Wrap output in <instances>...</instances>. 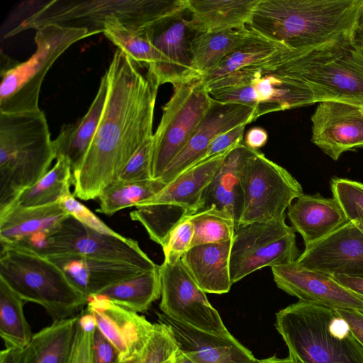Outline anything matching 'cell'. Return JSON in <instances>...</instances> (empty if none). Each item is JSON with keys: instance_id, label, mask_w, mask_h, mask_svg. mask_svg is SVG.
I'll list each match as a JSON object with an SVG mask.
<instances>
[{"instance_id": "6da1fadb", "label": "cell", "mask_w": 363, "mask_h": 363, "mask_svg": "<svg viewBox=\"0 0 363 363\" xmlns=\"http://www.w3.org/2000/svg\"><path fill=\"white\" fill-rule=\"evenodd\" d=\"M105 74L108 91L101 119L79 167L72 172L74 196L98 199L115 183L140 145L153 135L159 85L118 48Z\"/></svg>"}, {"instance_id": "7a4b0ae2", "label": "cell", "mask_w": 363, "mask_h": 363, "mask_svg": "<svg viewBox=\"0 0 363 363\" xmlns=\"http://www.w3.org/2000/svg\"><path fill=\"white\" fill-rule=\"evenodd\" d=\"M363 0H259L248 28L289 50H308L352 37Z\"/></svg>"}, {"instance_id": "3957f363", "label": "cell", "mask_w": 363, "mask_h": 363, "mask_svg": "<svg viewBox=\"0 0 363 363\" xmlns=\"http://www.w3.org/2000/svg\"><path fill=\"white\" fill-rule=\"evenodd\" d=\"M186 12V0H52L30 13L9 29L4 38L50 24L83 28L89 36L104 33L106 26L115 21L146 30Z\"/></svg>"}, {"instance_id": "277c9868", "label": "cell", "mask_w": 363, "mask_h": 363, "mask_svg": "<svg viewBox=\"0 0 363 363\" xmlns=\"http://www.w3.org/2000/svg\"><path fill=\"white\" fill-rule=\"evenodd\" d=\"M353 38L313 50H281L259 64L303 84L315 103L333 101L363 106V57Z\"/></svg>"}, {"instance_id": "5b68a950", "label": "cell", "mask_w": 363, "mask_h": 363, "mask_svg": "<svg viewBox=\"0 0 363 363\" xmlns=\"http://www.w3.org/2000/svg\"><path fill=\"white\" fill-rule=\"evenodd\" d=\"M56 159L45 113L0 112V211L50 169Z\"/></svg>"}, {"instance_id": "8992f818", "label": "cell", "mask_w": 363, "mask_h": 363, "mask_svg": "<svg viewBox=\"0 0 363 363\" xmlns=\"http://www.w3.org/2000/svg\"><path fill=\"white\" fill-rule=\"evenodd\" d=\"M275 326L301 363H363V347L333 308L299 301L277 313Z\"/></svg>"}, {"instance_id": "52a82bcc", "label": "cell", "mask_w": 363, "mask_h": 363, "mask_svg": "<svg viewBox=\"0 0 363 363\" xmlns=\"http://www.w3.org/2000/svg\"><path fill=\"white\" fill-rule=\"evenodd\" d=\"M0 279L24 301L43 307L53 320L77 315L88 301L58 266L26 247H1Z\"/></svg>"}, {"instance_id": "ba28073f", "label": "cell", "mask_w": 363, "mask_h": 363, "mask_svg": "<svg viewBox=\"0 0 363 363\" xmlns=\"http://www.w3.org/2000/svg\"><path fill=\"white\" fill-rule=\"evenodd\" d=\"M87 37L88 31L83 28L50 24L37 29L36 50L30 58L1 68L0 112L12 113L40 109V89L48 70L72 44Z\"/></svg>"}, {"instance_id": "9c48e42d", "label": "cell", "mask_w": 363, "mask_h": 363, "mask_svg": "<svg viewBox=\"0 0 363 363\" xmlns=\"http://www.w3.org/2000/svg\"><path fill=\"white\" fill-rule=\"evenodd\" d=\"M233 148L184 171L156 195L139 204L130 212L131 219L139 222L150 238L162 246L179 223L200 211L205 189Z\"/></svg>"}, {"instance_id": "30bf717a", "label": "cell", "mask_w": 363, "mask_h": 363, "mask_svg": "<svg viewBox=\"0 0 363 363\" xmlns=\"http://www.w3.org/2000/svg\"><path fill=\"white\" fill-rule=\"evenodd\" d=\"M205 86L216 101L254 109L255 120L267 113L315 104L313 96L303 84L259 63Z\"/></svg>"}, {"instance_id": "8fae6325", "label": "cell", "mask_w": 363, "mask_h": 363, "mask_svg": "<svg viewBox=\"0 0 363 363\" xmlns=\"http://www.w3.org/2000/svg\"><path fill=\"white\" fill-rule=\"evenodd\" d=\"M213 101L199 79L173 85V94L162 107L152 136V177L160 179L185 146Z\"/></svg>"}, {"instance_id": "7c38bea8", "label": "cell", "mask_w": 363, "mask_h": 363, "mask_svg": "<svg viewBox=\"0 0 363 363\" xmlns=\"http://www.w3.org/2000/svg\"><path fill=\"white\" fill-rule=\"evenodd\" d=\"M21 246L44 256L67 253L130 264L146 271L158 268L136 240L97 232L71 216L50 234Z\"/></svg>"}, {"instance_id": "4fadbf2b", "label": "cell", "mask_w": 363, "mask_h": 363, "mask_svg": "<svg viewBox=\"0 0 363 363\" xmlns=\"http://www.w3.org/2000/svg\"><path fill=\"white\" fill-rule=\"evenodd\" d=\"M286 217L240 224L235 228L230 257V273L235 284L265 267L293 263L300 256L294 229Z\"/></svg>"}, {"instance_id": "5bb4252c", "label": "cell", "mask_w": 363, "mask_h": 363, "mask_svg": "<svg viewBox=\"0 0 363 363\" xmlns=\"http://www.w3.org/2000/svg\"><path fill=\"white\" fill-rule=\"evenodd\" d=\"M241 177L244 202L239 225L286 217L289 206L303 194L301 184L286 169L259 150L247 160Z\"/></svg>"}, {"instance_id": "9a60e30c", "label": "cell", "mask_w": 363, "mask_h": 363, "mask_svg": "<svg viewBox=\"0 0 363 363\" xmlns=\"http://www.w3.org/2000/svg\"><path fill=\"white\" fill-rule=\"evenodd\" d=\"M160 308L167 317L189 327L215 335L228 333L218 311L210 303L179 260L159 266Z\"/></svg>"}, {"instance_id": "2e32d148", "label": "cell", "mask_w": 363, "mask_h": 363, "mask_svg": "<svg viewBox=\"0 0 363 363\" xmlns=\"http://www.w3.org/2000/svg\"><path fill=\"white\" fill-rule=\"evenodd\" d=\"M296 262L329 275L363 277V232L348 220L324 238L306 247Z\"/></svg>"}, {"instance_id": "e0dca14e", "label": "cell", "mask_w": 363, "mask_h": 363, "mask_svg": "<svg viewBox=\"0 0 363 363\" xmlns=\"http://www.w3.org/2000/svg\"><path fill=\"white\" fill-rule=\"evenodd\" d=\"M255 121L250 107L234 103L213 101L199 125L159 179L166 184L199 162L208 146L219 134Z\"/></svg>"}, {"instance_id": "ac0fdd59", "label": "cell", "mask_w": 363, "mask_h": 363, "mask_svg": "<svg viewBox=\"0 0 363 363\" xmlns=\"http://www.w3.org/2000/svg\"><path fill=\"white\" fill-rule=\"evenodd\" d=\"M311 141L333 160L345 152L363 147L361 106L340 101L318 104L313 116Z\"/></svg>"}, {"instance_id": "d6986e66", "label": "cell", "mask_w": 363, "mask_h": 363, "mask_svg": "<svg viewBox=\"0 0 363 363\" xmlns=\"http://www.w3.org/2000/svg\"><path fill=\"white\" fill-rule=\"evenodd\" d=\"M271 269L278 288L300 301L333 309H363V301L331 275L302 267L296 262Z\"/></svg>"}, {"instance_id": "ffe728a7", "label": "cell", "mask_w": 363, "mask_h": 363, "mask_svg": "<svg viewBox=\"0 0 363 363\" xmlns=\"http://www.w3.org/2000/svg\"><path fill=\"white\" fill-rule=\"evenodd\" d=\"M86 310L117 349L121 361L138 357L154 327L144 316L99 296L88 298Z\"/></svg>"}, {"instance_id": "44dd1931", "label": "cell", "mask_w": 363, "mask_h": 363, "mask_svg": "<svg viewBox=\"0 0 363 363\" xmlns=\"http://www.w3.org/2000/svg\"><path fill=\"white\" fill-rule=\"evenodd\" d=\"M160 322L170 328L178 348L196 363H257L252 353L230 332L215 335L175 321L164 314Z\"/></svg>"}, {"instance_id": "7402d4cb", "label": "cell", "mask_w": 363, "mask_h": 363, "mask_svg": "<svg viewBox=\"0 0 363 363\" xmlns=\"http://www.w3.org/2000/svg\"><path fill=\"white\" fill-rule=\"evenodd\" d=\"M46 257L58 266L72 284L87 298L146 272L130 264L78 255L65 253Z\"/></svg>"}, {"instance_id": "603a6c76", "label": "cell", "mask_w": 363, "mask_h": 363, "mask_svg": "<svg viewBox=\"0 0 363 363\" xmlns=\"http://www.w3.org/2000/svg\"><path fill=\"white\" fill-rule=\"evenodd\" d=\"M69 216L60 202L35 207L11 204L0 211L1 247L21 245L45 236Z\"/></svg>"}, {"instance_id": "cb8c5ba5", "label": "cell", "mask_w": 363, "mask_h": 363, "mask_svg": "<svg viewBox=\"0 0 363 363\" xmlns=\"http://www.w3.org/2000/svg\"><path fill=\"white\" fill-rule=\"evenodd\" d=\"M292 228L303 238L305 247L324 238L348 219L338 201L320 194H302L287 209Z\"/></svg>"}, {"instance_id": "d4e9b609", "label": "cell", "mask_w": 363, "mask_h": 363, "mask_svg": "<svg viewBox=\"0 0 363 363\" xmlns=\"http://www.w3.org/2000/svg\"><path fill=\"white\" fill-rule=\"evenodd\" d=\"M255 151L242 143L227 154L203 192L200 211L212 206L225 209L239 225L244 202L242 171Z\"/></svg>"}, {"instance_id": "484cf974", "label": "cell", "mask_w": 363, "mask_h": 363, "mask_svg": "<svg viewBox=\"0 0 363 363\" xmlns=\"http://www.w3.org/2000/svg\"><path fill=\"white\" fill-rule=\"evenodd\" d=\"M233 240L191 247L181 261L192 279L205 293H228L232 286L230 257Z\"/></svg>"}, {"instance_id": "4316f807", "label": "cell", "mask_w": 363, "mask_h": 363, "mask_svg": "<svg viewBox=\"0 0 363 363\" xmlns=\"http://www.w3.org/2000/svg\"><path fill=\"white\" fill-rule=\"evenodd\" d=\"M145 30L152 43L169 59L172 86L199 79L191 68V41L196 33L189 19L182 16Z\"/></svg>"}, {"instance_id": "83f0119b", "label": "cell", "mask_w": 363, "mask_h": 363, "mask_svg": "<svg viewBox=\"0 0 363 363\" xmlns=\"http://www.w3.org/2000/svg\"><path fill=\"white\" fill-rule=\"evenodd\" d=\"M107 91L108 82L104 73L85 115L72 123L64 125L53 140L56 159H67L72 172L79 167L89 147L104 108Z\"/></svg>"}, {"instance_id": "f1b7e54d", "label": "cell", "mask_w": 363, "mask_h": 363, "mask_svg": "<svg viewBox=\"0 0 363 363\" xmlns=\"http://www.w3.org/2000/svg\"><path fill=\"white\" fill-rule=\"evenodd\" d=\"M259 0H186L196 33L246 27Z\"/></svg>"}, {"instance_id": "f546056e", "label": "cell", "mask_w": 363, "mask_h": 363, "mask_svg": "<svg viewBox=\"0 0 363 363\" xmlns=\"http://www.w3.org/2000/svg\"><path fill=\"white\" fill-rule=\"evenodd\" d=\"M104 33L136 64L146 66L159 86L169 83L170 62L152 43L145 30L115 21L106 26Z\"/></svg>"}, {"instance_id": "4dcf8cb0", "label": "cell", "mask_w": 363, "mask_h": 363, "mask_svg": "<svg viewBox=\"0 0 363 363\" xmlns=\"http://www.w3.org/2000/svg\"><path fill=\"white\" fill-rule=\"evenodd\" d=\"M78 315L52 323L33 335L22 351L21 363H67L74 343Z\"/></svg>"}, {"instance_id": "1f68e13d", "label": "cell", "mask_w": 363, "mask_h": 363, "mask_svg": "<svg viewBox=\"0 0 363 363\" xmlns=\"http://www.w3.org/2000/svg\"><path fill=\"white\" fill-rule=\"evenodd\" d=\"M247 27L196 33L191 41V68L197 78L211 72L249 35Z\"/></svg>"}, {"instance_id": "d6a6232c", "label": "cell", "mask_w": 363, "mask_h": 363, "mask_svg": "<svg viewBox=\"0 0 363 363\" xmlns=\"http://www.w3.org/2000/svg\"><path fill=\"white\" fill-rule=\"evenodd\" d=\"M96 296L133 312H145L161 296L159 266L107 287Z\"/></svg>"}, {"instance_id": "836d02e7", "label": "cell", "mask_w": 363, "mask_h": 363, "mask_svg": "<svg viewBox=\"0 0 363 363\" xmlns=\"http://www.w3.org/2000/svg\"><path fill=\"white\" fill-rule=\"evenodd\" d=\"M284 49L286 48L280 43L251 30L240 45L230 52L216 68L201 77L199 79L204 84H208L258 64Z\"/></svg>"}, {"instance_id": "e575fe53", "label": "cell", "mask_w": 363, "mask_h": 363, "mask_svg": "<svg viewBox=\"0 0 363 363\" xmlns=\"http://www.w3.org/2000/svg\"><path fill=\"white\" fill-rule=\"evenodd\" d=\"M56 160L54 166L34 184L23 190L12 204L26 207L43 206L58 203L71 194L72 171L70 163L65 157Z\"/></svg>"}, {"instance_id": "d590c367", "label": "cell", "mask_w": 363, "mask_h": 363, "mask_svg": "<svg viewBox=\"0 0 363 363\" xmlns=\"http://www.w3.org/2000/svg\"><path fill=\"white\" fill-rule=\"evenodd\" d=\"M23 300L0 279V335L6 347L23 350L33 335L23 311Z\"/></svg>"}, {"instance_id": "8d00e7d4", "label": "cell", "mask_w": 363, "mask_h": 363, "mask_svg": "<svg viewBox=\"0 0 363 363\" xmlns=\"http://www.w3.org/2000/svg\"><path fill=\"white\" fill-rule=\"evenodd\" d=\"M166 185L159 179L133 182L117 181L99 195V207L96 211L111 216L122 209L137 207L159 193Z\"/></svg>"}, {"instance_id": "74e56055", "label": "cell", "mask_w": 363, "mask_h": 363, "mask_svg": "<svg viewBox=\"0 0 363 363\" xmlns=\"http://www.w3.org/2000/svg\"><path fill=\"white\" fill-rule=\"evenodd\" d=\"M187 218L194 227L191 247L225 242L234 238L236 223L233 216L225 209L212 206Z\"/></svg>"}, {"instance_id": "f35d334b", "label": "cell", "mask_w": 363, "mask_h": 363, "mask_svg": "<svg viewBox=\"0 0 363 363\" xmlns=\"http://www.w3.org/2000/svg\"><path fill=\"white\" fill-rule=\"evenodd\" d=\"M178 347L169 327L164 323L153 329L137 357L138 363H163L173 357Z\"/></svg>"}, {"instance_id": "ab89813d", "label": "cell", "mask_w": 363, "mask_h": 363, "mask_svg": "<svg viewBox=\"0 0 363 363\" xmlns=\"http://www.w3.org/2000/svg\"><path fill=\"white\" fill-rule=\"evenodd\" d=\"M330 184L333 196L338 201L348 220L363 218V183L335 177Z\"/></svg>"}, {"instance_id": "60d3db41", "label": "cell", "mask_w": 363, "mask_h": 363, "mask_svg": "<svg viewBox=\"0 0 363 363\" xmlns=\"http://www.w3.org/2000/svg\"><path fill=\"white\" fill-rule=\"evenodd\" d=\"M96 323L86 311L78 314L72 349L67 363H92L91 345Z\"/></svg>"}, {"instance_id": "b9f144b4", "label": "cell", "mask_w": 363, "mask_h": 363, "mask_svg": "<svg viewBox=\"0 0 363 363\" xmlns=\"http://www.w3.org/2000/svg\"><path fill=\"white\" fill-rule=\"evenodd\" d=\"M194 227L189 218L179 223L169 234L162 246L164 259L168 263H175L191 247Z\"/></svg>"}, {"instance_id": "7bdbcfd3", "label": "cell", "mask_w": 363, "mask_h": 363, "mask_svg": "<svg viewBox=\"0 0 363 363\" xmlns=\"http://www.w3.org/2000/svg\"><path fill=\"white\" fill-rule=\"evenodd\" d=\"M152 136L147 139L131 157L117 181L133 182L152 179Z\"/></svg>"}, {"instance_id": "ee69618b", "label": "cell", "mask_w": 363, "mask_h": 363, "mask_svg": "<svg viewBox=\"0 0 363 363\" xmlns=\"http://www.w3.org/2000/svg\"><path fill=\"white\" fill-rule=\"evenodd\" d=\"M60 203L69 216L74 217L86 227L104 234L118 235L86 206L77 201L73 194L71 193L66 196Z\"/></svg>"}, {"instance_id": "f6af8a7d", "label": "cell", "mask_w": 363, "mask_h": 363, "mask_svg": "<svg viewBox=\"0 0 363 363\" xmlns=\"http://www.w3.org/2000/svg\"><path fill=\"white\" fill-rule=\"evenodd\" d=\"M246 125H240L216 136L208 146L201 161L222 154L243 143Z\"/></svg>"}, {"instance_id": "bcb514c9", "label": "cell", "mask_w": 363, "mask_h": 363, "mask_svg": "<svg viewBox=\"0 0 363 363\" xmlns=\"http://www.w3.org/2000/svg\"><path fill=\"white\" fill-rule=\"evenodd\" d=\"M92 363H119L120 354L115 346L96 328L91 345Z\"/></svg>"}, {"instance_id": "7dc6e473", "label": "cell", "mask_w": 363, "mask_h": 363, "mask_svg": "<svg viewBox=\"0 0 363 363\" xmlns=\"http://www.w3.org/2000/svg\"><path fill=\"white\" fill-rule=\"evenodd\" d=\"M335 310L346 322L354 337L363 347V309L348 308Z\"/></svg>"}, {"instance_id": "c3c4849f", "label": "cell", "mask_w": 363, "mask_h": 363, "mask_svg": "<svg viewBox=\"0 0 363 363\" xmlns=\"http://www.w3.org/2000/svg\"><path fill=\"white\" fill-rule=\"evenodd\" d=\"M267 140L268 134L265 129L255 126L247 131L243 138V143L249 149L259 150L266 145Z\"/></svg>"}, {"instance_id": "681fc988", "label": "cell", "mask_w": 363, "mask_h": 363, "mask_svg": "<svg viewBox=\"0 0 363 363\" xmlns=\"http://www.w3.org/2000/svg\"><path fill=\"white\" fill-rule=\"evenodd\" d=\"M339 284L347 289L363 301V277L331 275Z\"/></svg>"}, {"instance_id": "f907efd6", "label": "cell", "mask_w": 363, "mask_h": 363, "mask_svg": "<svg viewBox=\"0 0 363 363\" xmlns=\"http://www.w3.org/2000/svg\"><path fill=\"white\" fill-rule=\"evenodd\" d=\"M22 351L23 350L6 347L0 353V363H21Z\"/></svg>"}, {"instance_id": "816d5d0a", "label": "cell", "mask_w": 363, "mask_h": 363, "mask_svg": "<svg viewBox=\"0 0 363 363\" xmlns=\"http://www.w3.org/2000/svg\"><path fill=\"white\" fill-rule=\"evenodd\" d=\"M353 41L356 48L363 57V8L354 32Z\"/></svg>"}, {"instance_id": "f5cc1de1", "label": "cell", "mask_w": 363, "mask_h": 363, "mask_svg": "<svg viewBox=\"0 0 363 363\" xmlns=\"http://www.w3.org/2000/svg\"><path fill=\"white\" fill-rule=\"evenodd\" d=\"M257 363H301L298 359H297L294 356L291 354H289V357L286 358H279L276 355L272 357L257 359Z\"/></svg>"}, {"instance_id": "db71d44e", "label": "cell", "mask_w": 363, "mask_h": 363, "mask_svg": "<svg viewBox=\"0 0 363 363\" xmlns=\"http://www.w3.org/2000/svg\"><path fill=\"white\" fill-rule=\"evenodd\" d=\"M174 363H196L179 348L174 354Z\"/></svg>"}, {"instance_id": "11a10c76", "label": "cell", "mask_w": 363, "mask_h": 363, "mask_svg": "<svg viewBox=\"0 0 363 363\" xmlns=\"http://www.w3.org/2000/svg\"><path fill=\"white\" fill-rule=\"evenodd\" d=\"M363 232V218L352 221Z\"/></svg>"}, {"instance_id": "9f6ffc18", "label": "cell", "mask_w": 363, "mask_h": 363, "mask_svg": "<svg viewBox=\"0 0 363 363\" xmlns=\"http://www.w3.org/2000/svg\"><path fill=\"white\" fill-rule=\"evenodd\" d=\"M119 363H138L136 358H133L130 359L120 361Z\"/></svg>"}, {"instance_id": "6f0895ef", "label": "cell", "mask_w": 363, "mask_h": 363, "mask_svg": "<svg viewBox=\"0 0 363 363\" xmlns=\"http://www.w3.org/2000/svg\"><path fill=\"white\" fill-rule=\"evenodd\" d=\"M163 363H174V355L171 358L168 359L167 360H166L165 362H164Z\"/></svg>"}, {"instance_id": "680465c9", "label": "cell", "mask_w": 363, "mask_h": 363, "mask_svg": "<svg viewBox=\"0 0 363 363\" xmlns=\"http://www.w3.org/2000/svg\"><path fill=\"white\" fill-rule=\"evenodd\" d=\"M361 108H362V112H363V106H361Z\"/></svg>"}]
</instances>
